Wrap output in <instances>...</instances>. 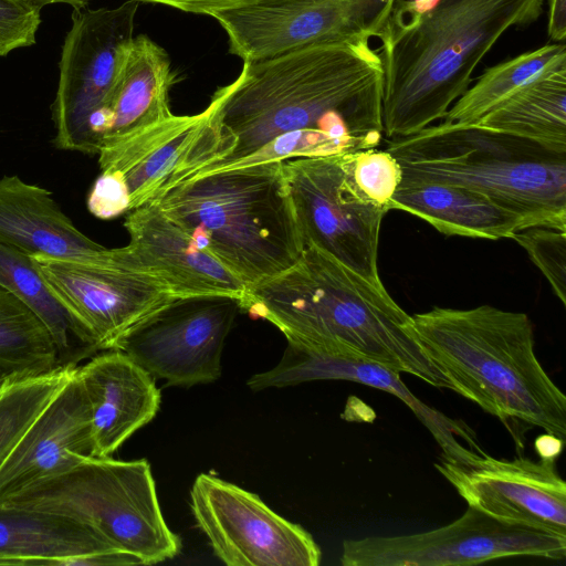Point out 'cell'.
Masks as SVG:
<instances>
[{
  "instance_id": "1",
  "label": "cell",
  "mask_w": 566,
  "mask_h": 566,
  "mask_svg": "<svg viewBox=\"0 0 566 566\" xmlns=\"http://www.w3.org/2000/svg\"><path fill=\"white\" fill-rule=\"evenodd\" d=\"M213 96L228 153L196 170L233 161L295 130L328 132L354 151L377 147L384 135V66L368 39L243 62L239 76Z\"/></svg>"
},
{
  "instance_id": "37",
  "label": "cell",
  "mask_w": 566,
  "mask_h": 566,
  "mask_svg": "<svg viewBox=\"0 0 566 566\" xmlns=\"http://www.w3.org/2000/svg\"><path fill=\"white\" fill-rule=\"evenodd\" d=\"M25 1H29V2L40 7L41 9L45 6L54 4V3L67 4V6H71L73 9H83V8H86V6L88 4V2L91 0H25Z\"/></svg>"
},
{
  "instance_id": "5",
  "label": "cell",
  "mask_w": 566,
  "mask_h": 566,
  "mask_svg": "<svg viewBox=\"0 0 566 566\" xmlns=\"http://www.w3.org/2000/svg\"><path fill=\"white\" fill-rule=\"evenodd\" d=\"M283 163L207 174L150 202L222 263L247 292L290 269L305 248Z\"/></svg>"
},
{
  "instance_id": "12",
  "label": "cell",
  "mask_w": 566,
  "mask_h": 566,
  "mask_svg": "<svg viewBox=\"0 0 566 566\" xmlns=\"http://www.w3.org/2000/svg\"><path fill=\"white\" fill-rule=\"evenodd\" d=\"M240 312L233 296L178 297L139 321L113 349L167 386L213 382L221 376L224 342Z\"/></svg>"
},
{
  "instance_id": "25",
  "label": "cell",
  "mask_w": 566,
  "mask_h": 566,
  "mask_svg": "<svg viewBox=\"0 0 566 566\" xmlns=\"http://www.w3.org/2000/svg\"><path fill=\"white\" fill-rule=\"evenodd\" d=\"M0 287L44 325L55 346L59 366L77 367L101 352L86 328L53 296L31 256L1 242Z\"/></svg>"
},
{
  "instance_id": "28",
  "label": "cell",
  "mask_w": 566,
  "mask_h": 566,
  "mask_svg": "<svg viewBox=\"0 0 566 566\" xmlns=\"http://www.w3.org/2000/svg\"><path fill=\"white\" fill-rule=\"evenodd\" d=\"M60 367L55 346L38 317L0 287V369L29 376Z\"/></svg>"
},
{
  "instance_id": "30",
  "label": "cell",
  "mask_w": 566,
  "mask_h": 566,
  "mask_svg": "<svg viewBox=\"0 0 566 566\" xmlns=\"http://www.w3.org/2000/svg\"><path fill=\"white\" fill-rule=\"evenodd\" d=\"M547 279L553 292L566 305V230L528 227L513 237Z\"/></svg>"
},
{
  "instance_id": "32",
  "label": "cell",
  "mask_w": 566,
  "mask_h": 566,
  "mask_svg": "<svg viewBox=\"0 0 566 566\" xmlns=\"http://www.w3.org/2000/svg\"><path fill=\"white\" fill-rule=\"evenodd\" d=\"M41 8L25 0H0V56L35 44Z\"/></svg>"
},
{
  "instance_id": "34",
  "label": "cell",
  "mask_w": 566,
  "mask_h": 566,
  "mask_svg": "<svg viewBox=\"0 0 566 566\" xmlns=\"http://www.w3.org/2000/svg\"><path fill=\"white\" fill-rule=\"evenodd\" d=\"M138 2H148L156 4H164L177 10L197 13V14H207L220 10L239 8L248 4H253L256 2H262L265 0H136Z\"/></svg>"
},
{
  "instance_id": "23",
  "label": "cell",
  "mask_w": 566,
  "mask_h": 566,
  "mask_svg": "<svg viewBox=\"0 0 566 566\" xmlns=\"http://www.w3.org/2000/svg\"><path fill=\"white\" fill-rule=\"evenodd\" d=\"M411 213L447 235L497 240L527 228L517 213L488 196L459 186L401 181L390 200V210Z\"/></svg>"
},
{
  "instance_id": "17",
  "label": "cell",
  "mask_w": 566,
  "mask_h": 566,
  "mask_svg": "<svg viewBox=\"0 0 566 566\" xmlns=\"http://www.w3.org/2000/svg\"><path fill=\"white\" fill-rule=\"evenodd\" d=\"M313 380H349L389 392L405 402L429 430L442 450V459L464 461L484 454L475 432L419 400L402 382L399 373L378 364L318 354L287 342L280 361L249 378L253 391L295 386Z\"/></svg>"
},
{
  "instance_id": "18",
  "label": "cell",
  "mask_w": 566,
  "mask_h": 566,
  "mask_svg": "<svg viewBox=\"0 0 566 566\" xmlns=\"http://www.w3.org/2000/svg\"><path fill=\"white\" fill-rule=\"evenodd\" d=\"M125 245L133 264L176 297L227 295L240 300L244 285L154 202L129 210Z\"/></svg>"
},
{
  "instance_id": "13",
  "label": "cell",
  "mask_w": 566,
  "mask_h": 566,
  "mask_svg": "<svg viewBox=\"0 0 566 566\" xmlns=\"http://www.w3.org/2000/svg\"><path fill=\"white\" fill-rule=\"evenodd\" d=\"M190 507L212 552L228 566L321 563V548L305 528L233 483L200 473L190 491Z\"/></svg>"
},
{
  "instance_id": "31",
  "label": "cell",
  "mask_w": 566,
  "mask_h": 566,
  "mask_svg": "<svg viewBox=\"0 0 566 566\" xmlns=\"http://www.w3.org/2000/svg\"><path fill=\"white\" fill-rule=\"evenodd\" d=\"M349 170L358 188L377 205L390 210V200L402 180L396 158L377 147L348 154Z\"/></svg>"
},
{
  "instance_id": "6",
  "label": "cell",
  "mask_w": 566,
  "mask_h": 566,
  "mask_svg": "<svg viewBox=\"0 0 566 566\" xmlns=\"http://www.w3.org/2000/svg\"><path fill=\"white\" fill-rule=\"evenodd\" d=\"M387 150L401 181H427L481 192L528 227L566 230V154L478 125L442 122Z\"/></svg>"
},
{
  "instance_id": "20",
  "label": "cell",
  "mask_w": 566,
  "mask_h": 566,
  "mask_svg": "<svg viewBox=\"0 0 566 566\" xmlns=\"http://www.w3.org/2000/svg\"><path fill=\"white\" fill-rule=\"evenodd\" d=\"M0 242L29 255L107 266L127 263L123 247L108 249L86 237L50 191L18 176L0 178Z\"/></svg>"
},
{
  "instance_id": "36",
  "label": "cell",
  "mask_w": 566,
  "mask_h": 566,
  "mask_svg": "<svg viewBox=\"0 0 566 566\" xmlns=\"http://www.w3.org/2000/svg\"><path fill=\"white\" fill-rule=\"evenodd\" d=\"M564 442L565 441L553 434L545 433L536 438L535 450L539 459L556 460L563 449Z\"/></svg>"
},
{
  "instance_id": "16",
  "label": "cell",
  "mask_w": 566,
  "mask_h": 566,
  "mask_svg": "<svg viewBox=\"0 0 566 566\" xmlns=\"http://www.w3.org/2000/svg\"><path fill=\"white\" fill-rule=\"evenodd\" d=\"M556 460L440 459L434 465L458 494L488 516L509 525L566 537V483Z\"/></svg>"
},
{
  "instance_id": "15",
  "label": "cell",
  "mask_w": 566,
  "mask_h": 566,
  "mask_svg": "<svg viewBox=\"0 0 566 566\" xmlns=\"http://www.w3.org/2000/svg\"><path fill=\"white\" fill-rule=\"evenodd\" d=\"M228 149L218 101L196 115H175L101 148V171H118L129 195V210L153 201L184 176L219 161Z\"/></svg>"
},
{
  "instance_id": "7",
  "label": "cell",
  "mask_w": 566,
  "mask_h": 566,
  "mask_svg": "<svg viewBox=\"0 0 566 566\" xmlns=\"http://www.w3.org/2000/svg\"><path fill=\"white\" fill-rule=\"evenodd\" d=\"M3 503L72 517L137 558L140 565L171 559L181 549L180 537L164 518L145 459L85 457L69 470L30 484Z\"/></svg>"
},
{
  "instance_id": "2",
  "label": "cell",
  "mask_w": 566,
  "mask_h": 566,
  "mask_svg": "<svg viewBox=\"0 0 566 566\" xmlns=\"http://www.w3.org/2000/svg\"><path fill=\"white\" fill-rule=\"evenodd\" d=\"M241 308L311 352L378 364L452 390L423 352L412 316L385 286L313 244L290 269L247 291Z\"/></svg>"
},
{
  "instance_id": "21",
  "label": "cell",
  "mask_w": 566,
  "mask_h": 566,
  "mask_svg": "<svg viewBox=\"0 0 566 566\" xmlns=\"http://www.w3.org/2000/svg\"><path fill=\"white\" fill-rule=\"evenodd\" d=\"M91 409L92 457L112 454L160 406L155 378L124 353L103 350L77 367Z\"/></svg>"
},
{
  "instance_id": "22",
  "label": "cell",
  "mask_w": 566,
  "mask_h": 566,
  "mask_svg": "<svg viewBox=\"0 0 566 566\" xmlns=\"http://www.w3.org/2000/svg\"><path fill=\"white\" fill-rule=\"evenodd\" d=\"M119 551L72 517L0 504V565L73 566L82 557Z\"/></svg>"
},
{
  "instance_id": "24",
  "label": "cell",
  "mask_w": 566,
  "mask_h": 566,
  "mask_svg": "<svg viewBox=\"0 0 566 566\" xmlns=\"http://www.w3.org/2000/svg\"><path fill=\"white\" fill-rule=\"evenodd\" d=\"M176 81L167 52L145 34L134 36L120 70L111 126L101 148L170 117L169 91Z\"/></svg>"
},
{
  "instance_id": "3",
  "label": "cell",
  "mask_w": 566,
  "mask_h": 566,
  "mask_svg": "<svg viewBox=\"0 0 566 566\" xmlns=\"http://www.w3.org/2000/svg\"><path fill=\"white\" fill-rule=\"evenodd\" d=\"M544 0H437L419 11L397 0L377 38L384 66L382 126L407 137L446 116L472 74L513 27L536 21Z\"/></svg>"
},
{
  "instance_id": "19",
  "label": "cell",
  "mask_w": 566,
  "mask_h": 566,
  "mask_svg": "<svg viewBox=\"0 0 566 566\" xmlns=\"http://www.w3.org/2000/svg\"><path fill=\"white\" fill-rule=\"evenodd\" d=\"M77 367L1 465L0 504L92 455L91 409Z\"/></svg>"
},
{
  "instance_id": "4",
  "label": "cell",
  "mask_w": 566,
  "mask_h": 566,
  "mask_svg": "<svg viewBox=\"0 0 566 566\" xmlns=\"http://www.w3.org/2000/svg\"><path fill=\"white\" fill-rule=\"evenodd\" d=\"M412 321L423 352L453 391L507 427H537L565 441L566 397L536 357L525 313L434 306Z\"/></svg>"
},
{
  "instance_id": "29",
  "label": "cell",
  "mask_w": 566,
  "mask_h": 566,
  "mask_svg": "<svg viewBox=\"0 0 566 566\" xmlns=\"http://www.w3.org/2000/svg\"><path fill=\"white\" fill-rule=\"evenodd\" d=\"M75 368L13 376L0 389V468Z\"/></svg>"
},
{
  "instance_id": "26",
  "label": "cell",
  "mask_w": 566,
  "mask_h": 566,
  "mask_svg": "<svg viewBox=\"0 0 566 566\" xmlns=\"http://www.w3.org/2000/svg\"><path fill=\"white\" fill-rule=\"evenodd\" d=\"M473 125L566 154V69L526 85Z\"/></svg>"
},
{
  "instance_id": "8",
  "label": "cell",
  "mask_w": 566,
  "mask_h": 566,
  "mask_svg": "<svg viewBox=\"0 0 566 566\" xmlns=\"http://www.w3.org/2000/svg\"><path fill=\"white\" fill-rule=\"evenodd\" d=\"M138 4L127 0L115 8L73 9L52 105L56 148L99 153L111 126L120 70L135 36Z\"/></svg>"
},
{
  "instance_id": "10",
  "label": "cell",
  "mask_w": 566,
  "mask_h": 566,
  "mask_svg": "<svg viewBox=\"0 0 566 566\" xmlns=\"http://www.w3.org/2000/svg\"><path fill=\"white\" fill-rule=\"evenodd\" d=\"M397 0H265L210 14L243 62L377 36Z\"/></svg>"
},
{
  "instance_id": "9",
  "label": "cell",
  "mask_w": 566,
  "mask_h": 566,
  "mask_svg": "<svg viewBox=\"0 0 566 566\" xmlns=\"http://www.w3.org/2000/svg\"><path fill=\"white\" fill-rule=\"evenodd\" d=\"M348 154L287 159L284 172L305 245L324 250L380 286L379 232L389 210L358 188Z\"/></svg>"
},
{
  "instance_id": "11",
  "label": "cell",
  "mask_w": 566,
  "mask_h": 566,
  "mask_svg": "<svg viewBox=\"0 0 566 566\" xmlns=\"http://www.w3.org/2000/svg\"><path fill=\"white\" fill-rule=\"evenodd\" d=\"M563 559L566 537L501 523L468 507L452 523L427 532L346 539L343 566H471L510 557Z\"/></svg>"
},
{
  "instance_id": "38",
  "label": "cell",
  "mask_w": 566,
  "mask_h": 566,
  "mask_svg": "<svg viewBox=\"0 0 566 566\" xmlns=\"http://www.w3.org/2000/svg\"><path fill=\"white\" fill-rule=\"evenodd\" d=\"M13 377L12 375L8 374L7 371L0 369V389L4 386V384Z\"/></svg>"
},
{
  "instance_id": "14",
  "label": "cell",
  "mask_w": 566,
  "mask_h": 566,
  "mask_svg": "<svg viewBox=\"0 0 566 566\" xmlns=\"http://www.w3.org/2000/svg\"><path fill=\"white\" fill-rule=\"evenodd\" d=\"M30 256L53 296L86 328L101 352L113 349L139 321L178 298L128 256L126 264L109 266Z\"/></svg>"
},
{
  "instance_id": "33",
  "label": "cell",
  "mask_w": 566,
  "mask_h": 566,
  "mask_svg": "<svg viewBox=\"0 0 566 566\" xmlns=\"http://www.w3.org/2000/svg\"><path fill=\"white\" fill-rule=\"evenodd\" d=\"M87 208L93 216L104 220L129 211L128 190L118 171L101 172L88 195Z\"/></svg>"
},
{
  "instance_id": "35",
  "label": "cell",
  "mask_w": 566,
  "mask_h": 566,
  "mask_svg": "<svg viewBox=\"0 0 566 566\" xmlns=\"http://www.w3.org/2000/svg\"><path fill=\"white\" fill-rule=\"evenodd\" d=\"M547 33L552 41L566 38V0H548Z\"/></svg>"
},
{
  "instance_id": "27",
  "label": "cell",
  "mask_w": 566,
  "mask_h": 566,
  "mask_svg": "<svg viewBox=\"0 0 566 566\" xmlns=\"http://www.w3.org/2000/svg\"><path fill=\"white\" fill-rule=\"evenodd\" d=\"M566 69V45L546 44L488 69L452 104L443 122L473 125L520 90Z\"/></svg>"
}]
</instances>
